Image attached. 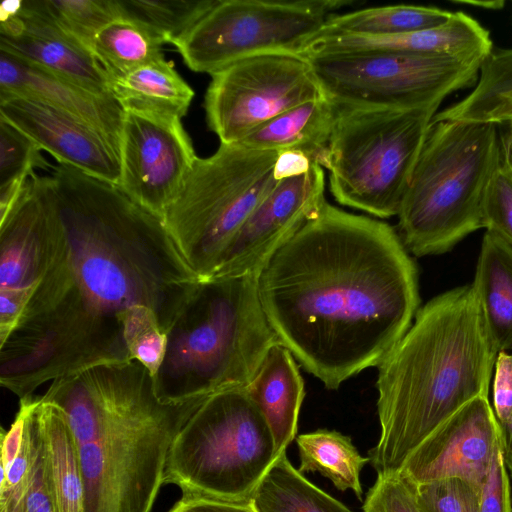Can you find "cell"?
<instances>
[{
    "label": "cell",
    "mask_w": 512,
    "mask_h": 512,
    "mask_svg": "<svg viewBox=\"0 0 512 512\" xmlns=\"http://www.w3.org/2000/svg\"><path fill=\"white\" fill-rule=\"evenodd\" d=\"M119 158L117 187L163 219L197 156L180 119L124 111Z\"/></svg>",
    "instance_id": "4fadbf2b"
},
{
    "label": "cell",
    "mask_w": 512,
    "mask_h": 512,
    "mask_svg": "<svg viewBox=\"0 0 512 512\" xmlns=\"http://www.w3.org/2000/svg\"><path fill=\"white\" fill-rule=\"evenodd\" d=\"M168 512H255L250 503L181 497Z\"/></svg>",
    "instance_id": "ab89813d"
},
{
    "label": "cell",
    "mask_w": 512,
    "mask_h": 512,
    "mask_svg": "<svg viewBox=\"0 0 512 512\" xmlns=\"http://www.w3.org/2000/svg\"><path fill=\"white\" fill-rule=\"evenodd\" d=\"M322 96L305 57L251 56L211 75L204 99L206 121L220 144H238L278 115Z\"/></svg>",
    "instance_id": "7c38bea8"
},
{
    "label": "cell",
    "mask_w": 512,
    "mask_h": 512,
    "mask_svg": "<svg viewBox=\"0 0 512 512\" xmlns=\"http://www.w3.org/2000/svg\"><path fill=\"white\" fill-rule=\"evenodd\" d=\"M44 400L74 438L85 512H151L171 445L208 398L164 402L139 362L99 365L51 382Z\"/></svg>",
    "instance_id": "3957f363"
},
{
    "label": "cell",
    "mask_w": 512,
    "mask_h": 512,
    "mask_svg": "<svg viewBox=\"0 0 512 512\" xmlns=\"http://www.w3.org/2000/svg\"><path fill=\"white\" fill-rule=\"evenodd\" d=\"M502 454L505 466L512 475V423L502 432Z\"/></svg>",
    "instance_id": "7bdbcfd3"
},
{
    "label": "cell",
    "mask_w": 512,
    "mask_h": 512,
    "mask_svg": "<svg viewBox=\"0 0 512 512\" xmlns=\"http://www.w3.org/2000/svg\"><path fill=\"white\" fill-rule=\"evenodd\" d=\"M0 95L30 97L67 110L101 129L119 149L124 110L112 95L89 91L3 51Z\"/></svg>",
    "instance_id": "ffe728a7"
},
{
    "label": "cell",
    "mask_w": 512,
    "mask_h": 512,
    "mask_svg": "<svg viewBox=\"0 0 512 512\" xmlns=\"http://www.w3.org/2000/svg\"><path fill=\"white\" fill-rule=\"evenodd\" d=\"M494 123L431 121L398 212L397 232L411 255L452 250L484 228L487 188L500 168Z\"/></svg>",
    "instance_id": "8992f818"
},
{
    "label": "cell",
    "mask_w": 512,
    "mask_h": 512,
    "mask_svg": "<svg viewBox=\"0 0 512 512\" xmlns=\"http://www.w3.org/2000/svg\"><path fill=\"white\" fill-rule=\"evenodd\" d=\"M492 51L489 31L467 13L457 11L442 25L409 33L389 36H320L310 43L302 56L371 52L487 58Z\"/></svg>",
    "instance_id": "d6986e66"
},
{
    "label": "cell",
    "mask_w": 512,
    "mask_h": 512,
    "mask_svg": "<svg viewBox=\"0 0 512 512\" xmlns=\"http://www.w3.org/2000/svg\"><path fill=\"white\" fill-rule=\"evenodd\" d=\"M34 3L62 31L88 50L101 29L122 17L118 0H34Z\"/></svg>",
    "instance_id": "1f68e13d"
},
{
    "label": "cell",
    "mask_w": 512,
    "mask_h": 512,
    "mask_svg": "<svg viewBox=\"0 0 512 512\" xmlns=\"http://www.w3.org/2000/svg\"><path fill=\"white\" fill-rule=\"evenodd\" d=\"M305 58L323 94L337 106L435 113L448 96L476 83L486 59L371 52Z\"/></svg>",
    "instance_id": "30bf717a"
},
{
    "label": "cell",
    "mask_w": 512,
    "mask_h": 512,
    "mask_svg": "<svg viewBox=\"0 0 512 512\" xmlns=\"http://www.w3.org/2000/svg\"><path fill=\"white\" fill-rule=\"evenodd\" d=\"M502 431L487 396L458 410L405 460L399 474L411 485L459 478L482 486Z\"/></svg>",
    "instance_id": "2e32d148"
},
{
    "label": "cell",
    "mask_w": 512,
    "mask_h": 512,
    "mask_svg": "<svg viewBox=\"0 0 512 512\" xmlns=\"http://www.w3.org/2000/svg\"><path fill=\"white\" fill-rule=\"evenodd\" d=\"M325 185L324 168L316 163L305 174L279 181L230 241L211 279L256 276L327 202Z\"/></svg>",
    "instance_id": "9a60e30c"
},
{
    "label": "cell",
    "mask_w": 512,
    "mask_h": 512,
    "mask_svg": "<svg viewBox=\"0 0 512 512\" xmlns=\"http://www.w3.org/2000/svg\"><path fill=\"white\" fill-rule=\"evenodd\" d=\"M301 473L318 472L340 491H352L362 501L360 473L370 462L362 456L349 436L336 430L318 429L296 438Z\"/></svg>",
    "instance_id": "83f0119b"
},
{
    "label": "cell",
    "mask_w": 512,
    "mask_h": 512,
    "mask_svg": "<svg viewBox=\"0 0 512 512\" xmlns=\"http://www.w3.org/2000/svg\"><path fill=\"white\" fill-rule=\"evenodd\" d=\"M277 454L272 433L245 388L206 398L175 437L164 484L182 497L250 503Z\"/></svg>",
    "instance_id": "52a82bcc"
},
{
    "label": "cell",
    "mask_w": 512,
    "mask_h": 512,
    "mask_svg": "<svg viewBox=\"0 0 512 512\" xmlns=\"http://www.w3.org/2000/svg\"><path fill=\"white\" fill-rule=\"evenodd\" d=\"M35 411L38 420V434L29 475L21 488L0 498V512H57L44 434L37 410Z\"/></svg>",
    "instance_id": "d6a6232c"
},
{
    "label": "cell",
    "mask_w": 512,
    "mask_h": 512,
    "mask_svg": "<svg viewBox=\"0 0 512 512\" xmlns=\"http://www.w3.org/2000/svg\"><path fill=\"white\" fill-rule=\"evenodd\" d=\"M277 342L255 275L202 281L168 332L153 377L156 394L164 402H185L246 388Z\"/></svg>",
    "instance_id": "5b68a950"
},
{
    "label": "cell",
    "mask_w": 512,
    "mask_h": 512,
    "mask_svg": "<svg viewBox=\"0 0 512 512\" xmlns=\"http://www.w3.org/2000/svg\"><path fill=\"white\" fill-rule=\"evenodd\" d=\"M163 45L144 25L120 17L99 31L90 50L110 81L163 57Z\"/></svg>",
    "instance_id": "f546056e"
},
{
    "label": "cell",
    "mask_w": 512,
    "mask_h": 512,
    "mask_svg": "<svg viewBox=\"0 0 512 512\" xmlns=\"http://www.w3.org/2000/svg\"><path fill=\"white\" fill-rule=\"evenodd\" d=\"M493 406L496 419L505 431L512 423V353L500 351L494 367Z\"/></svg>",
    "instance_id": "f35d334b"
},
{
    "label": "cell",
    "mask_w": 512,
    "mask_h": 512,
    "mask_svg": "<svg viewBox=\"0 0 512 512\" xmlns=\"http://www.w3.org/2000/svg\"><path fill=\"white\" fill-rule=\"evenodd\" d=\"M411 486L421 512H479L482 486L469 481L449 478Z\"/></svg>",
    "instance_id": "e575fe53"
},
{
    "label": "cell",
    "mask_w": 512,
    "mask_h": 512,
    "mask_svg": "<svg viewBox=\"0 0 512 512\" xmlns=\"http://www.w3.org/2000/svg\"><path fill=\"white\" fill-rule=\"evenodd\" d=\"M483 225L512 246V182L501 167L493 175L487 188Z\"/></svg>",
    "instance_id": "8d00e7d4"
},
{
    "label": "cell",
    "mask_w": 512,
    "mask_h": 512,
    "mask_svg": "<svg viewBox=\"0 0 512 512\" xmlns=\"http://www.w3.org/2000/svg\"><path fill=\"white\" fill-rule=\"evenodd\" d=\"M217 0H118L122 17L151 30L164 44H175Z\"/></svg>",
    "instance_id": "4dcf8cb0"
},
{
    "label": "cell",
    "mask_w": 512,
    "mask_h": 512,
    "mask_svg": "<svg viewBox=\"0 0 512 512\" xmlns=\"http://www.w3.org/2000/svg\"><path fill=\"white\" fill-rule=\"evenodd\" d=\"M41 151L27 135L0 117V187L26 181L36 168L49 167Z\"/></svg>",
    "instance_id": "836d02e7"
},
{
    "label": "cell",
    "mask_w": 512,
    "mask_h": 512,
    "mask_svg": "<svg viewBox=\"0 0 512 512\" xmlns=\"http://www.w3.org/2000/svg\"><path fill=\"white\" fill-rule=\"evenodd\" d=\"M256 280L279 342L330 390L377 367L420 304L417 266L397 230L328 202Z\"/></svg>",
    "instance_id": "7a4b0ae2"
},
{
    "label": "cell",
    "mask_w": 512,
    "mask_h": 512,
    "mask_svg": "<svg viewBox=\"0 0 512 512\" xmlns=\"http://www.w3.org/2000/svg\"><path fill=\"white\" fill-rule=\"evenodd\" d=\"M336 113L337 106L324 95L278 115L238 144L260 151H300L326 168Z\"/></svg>",
    "instance_id": "7402d4cb"
},
{
    "label": "cell",
    "mask_w": 512,
    "mask_h": 512,
    "mask_svg": "<svg viewBox=\"0 0 512 512\" xmlns=\"http://www.w3.org/2000/svg\"><path fill=\"white\" fill-rule=\"evenodd\" d=\"M500 167L512 182V125L500 135Z\"/></svg>",
    "instance_id": "b9f144b4"
},
{
    "label": "cell",
    "mask_w": 512,
    "mask_h": 512,
    "mask_svg": "<svg viewBox=\"0 0 512 512\" xmlns=\"http://www.w3.org/2000/svg\"><path fill=\"white\" fill-rule=\"evenodd\" d=\"M452 2L487 10H500L505 6V1L502 0H453Z\"/></svg>",
    "instance_id": "ee69618b"
},
{
    "label": "cell",
    "mask_w": 512,
    "mask_h": 512,
    "mask_svg": "<svg viewBox=\"0 0 512 512\" xmlns=\"http://www.w3.org/2000/svg\"><path fill=\"white\" fill-rule=\"evenodd\" d=\"M0 51L94 93L111 95L109 78L92 52L62 31L34 0L1 3Z\"/></svg>",
    "instance_id": "ac0fdd59"
},
{
    "label": "cell",
    "mask_w": 512,
    "mask_h": 512,
    "mask_svg": "<svg viewBox=\"0 0 512 512\" xmlns=\"http://www.w3.org/2000/svg\"><path fill=\"white\" fill-rule=\"evenodd\" d=\"M314 163L303 152L285 150L277 153L274 176L278 181L307 173Z\"/></svg>",
    "instance_id": "60d3db41"
},
{
    "label": "cell",
    "mask_w": 512,
    "mask_h": 512,
    "mask_svg": "<svg viewBox=\"0 0 512 512\" xmlns=\"http://www.w3.org/2000/svg\"><path fill=\"white\" fill-rule=\"evenodd\" d=\"M432 121L512 124V48L492 51L471 92Z\"/></svg>",
    "instance_id": "d4e9b609"
},
{
    "label": "cell",
    "mask_w": 512,
    "mask_h": 512,
    "mask_svg": "<svg viewBox=\"0 0 512 512\" xmlns=\"http://www.w3.org/2000/svg\"><path fill=\"white\" fill-rule=\"evenodd\" d=\"M277 153L220 144L211 156L197 157L163 221L202 281L214 276L230 241L279 183Z\"/></svg>",
    "instance_id": "9c48e42d"
},
{
    "label": "cell",
    "mask_w": 512,
    "mask_h": 512,
    "mask_svg": "<svg viewBox=\"0 0 512 512\" xmlns=\"http://www.w3.org/2000/svg\"><path fill=\"white\" fill-rule=\"evenodd\" d=\"M264 417L278 455L286 452L298 430L305 396L298 362L280 342L272 345L245 388Z\"/></svg>",
    "instance_id": "44dd1931"
},
{
    "label": "cell",
    "mask_w": 512,
    "mask_h": 512,
    "mask_svg": "<svg viewBox=\"0 0 512 512\" xmlns=\"http://www.w3.org/2000/svg\"><path fill=\"white\" fill-rule=\"evenodd\" d=\"M0 117L50 153L59 164L118 185V146L92 123L41 100L16 95H0Z\"/></svg>",
    "instance_id": "e0dca14e"
},
{
    "label": "cell",
    "mask_w": 512,
    "mask_h": 512,
    "mask_svg": "<svg viewBox=\"0 0 512 512\" xmlns=\"http://www.w3.org/2000/svg\"><path fill=\"white\" fill-rule=\"evenodd\" d=\"M110 93L124 111L180 120L194 97L193 89L164 56L111 79Z\"/></svg>",
    "instance_id": "603a6c76"
},
{
    "label": "cell",
    "mask_w": 512,
    "mask_h": 512,
    "mask_svg": "<svg viewBox=\"0 0 512 512\" xmlns=\"http://www.w3.org/2000/svg\"><path fill=\"white\" fill-rule=\"evenodd\" d=\"M509 125H512V124H509Z\"/></svg>",
    "instance_id": "f6af8a7d"
},
{
    "label": "cell",
    "mask_w": 512,
    "mask_h": 512,
    "mask_svg": "<svg viewBox=\"0 0 512 512\" xmlns=\"http://www.w3.org/2000/svg\"><path fill=\"white\" fill-rule=\"evenodd\" d=\"M54 216L50 177L33 173L0 219V342L20 323L45 274Z\"/></svg>",
    "instance_id": "5bb4252c"
},
{
    "label": "cell",
    "mask_w": 512,
    "mask_h": 512,
    "mask_svg": "<svg viewBox=\"0 0 512 512\" xmlns=\"http://www.w3.org/2000/svg\"><path fill=\"white\" fill-rule=\"evenodd\" d=\"M36 410L46 444L56 511L85 512L84 482L70 427L62 411L42 397Z\"/></svg>",
    "instance_id": "484cf974"
},
{
    "label": "cell",
    "mask_w": 512,
    "mask_h": 512,
    "mask_svg": "<svg viewBox=\"0 0 512 512\" xmlns=\"http://www.w3.org/2000/svg\"><path fill=\"white\" fill-rule=\"evenodd\" d=\"M498 352L472 284L419 308L377 366L380 436L368 452L376 473H399L440 425L473 399L488 397Z\"/></svg>",
    "instance_id": "277c9868"
},
{
    "label": "cell",
    "mask_w": 512,
    "mask_h": 512,
    "mask_svg": "<svg viewBox=\"0 0 512 512\" xmlns=\"http://www.w3.org/2000/svg\"><path fill=\"white\" fill-rule=\"evenodd\" d=\"M50 180L48 266L0 342V382L19 399L48 381L132 361L139 341L168 334L202 282L163 219L116 185L63 164Z\"/></svg>",
    "instance_id": "6da1fadb"
},
{
    "label": "cell",
    "mask_w": 512,
    "mask_h": 512,
    "mask_svg": "<svg viewBox=\"0 0 512 512\" xmlns=\"http://www.w3.org/2000/svg\"><path fill=\"white\" fill-rule=\"evenodd\" d=\"M436 114L337 106L325 168L335 200L377 218L397 216Z\"/></svg>",
    "instance_id": "ba28073f"
},
{
    "label": "cell",
    "mask_w": 512,
    "mask_h": 512,
    "mask_svg": "<svg viewBox=\"0 0 512 512\" xmlns=\"http://www.w3.org/2000/svg\"><path fill=\"white\" fill-rule=\"evenodd\" d=\"M250 504L255 512H352L296 469L281 454L256 487Z\"/></svg>",
    "instance_id": "4316f807"
},
{
    "label": "cell",
    "mask_w": 512,
    "mask_h": 512,
    "mask_svg": "<svg viewBox=\"0 0 512 512\" xmlns=\"http://www.w3.org/2000/svg\"><path fill=\"white\" fill-rule=\"evenodd\" d=\"M452 13L434 6L407 4L364 8L331 16L317 37L409 33L442 25L451 18Z\"/></svg>",
    "instance_id": "f1b7e54d"
},
{
    "label": "cell",
    "mask_w": 512,
    "mask_h": 512,
    "mask_svg": "<svg viewBox=\"0 0 512 512\" xmlns=\"http://www.w3.org/2000/svg\"><path fill=\"white\" fill-rule=\"evenodd\" d=\"M363 512H421L413 488L399 473L377 474L367 491Z\"/></svg>",
    "instance_id": "d590c367"
},
{
    "label": "cell",
    "mask_w": 512,
    "mask_h": 512,
    "mask_svg": "<svg viewBox=\"0 0 512 512\" xmlns=\"http://www.w3.org/2000/svg\"><path fill=\"white\" fill-rule=\"evenodd\" d=\"M479 512H512L510 483L502 446L497 450L482 485Z\"/></svg>",
    "instance_id": "74e56055"
},
{
    "label": "cell",
    "mask_w": 512,
    "mask_h": 512,
    "mask_svg": "<svg viewBox=\"0 0 512 512\" xmlns=\"http://www.w3.org/2000/svg\"><path fill=\"white\" fill-rule=\"evenodd\" d=\"M472 286L498 351L512 353V246L492 232L483 236Z\"/></svg>",
    "instance_id": "cb8c5ba5"
},
{
    "label": "cell",
    "mask_w": 512,
    "mask_h": 512,
    "mask_svg": "<svg viewBox=\"0 0 512 512\" xmlns=\"http://www.w3.org/2000/svg\"><path fill=\"white\" fill-rule=\"evenodd\" d=\"M351 0H217L174 46L187 67L212 75L270 53L301 55Z\"/></svg>",
    "instance_id": "8fae6325"
}]
</instances>
